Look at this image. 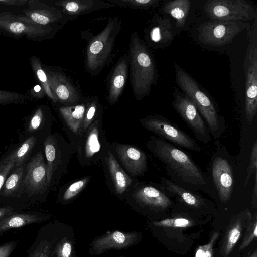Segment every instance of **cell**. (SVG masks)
Instances as JSON below:
<instances>
[{"label":"cell","instance_id":"6da1fadb","mask_svg":"<svg viewBox=\"0 0 257 257\" xmlns=\"http://www.w3.org/2000/svg\"><path fill=\"white\" fill-rule=\"evenodd\" d=\"M148 148L165 166L169 179L185 189L201 191L215 200L217 191L208 176L206 175L191 157L179 147L158 137L152 136Z\"/></svg>","mask_w":257,"mask_h":257},{"label":"cell","instance_id":"7a4b0ae2","mask_svg":"<svg viewBox=\"0 0 257 257\" xmlns=\"http://www.w3.org/2000/svg\"><path fill=\"white\" fill-rule=\"evenodd\" d=\"M128 58L133 95L141 101L156 84L158 71L151 51L136 31L131 35Z\"/></svg>","mask_w":257,"mask_h":257},{"label":"cell","instance_id":"3957f363","mask_svg":"<svg viewBox=\"0 0 257 257\" xmlns=\"http://www.w3.org/2000/svg\"><path fill=\"white\" fill-rule=\"evenodd\" d=\"M176 82L183 93L195 105L207 123L210 134L218 139L225 131L224 118L209 96L202 91L197 81L182 68L175 64Z\"/></svg>","mask_w":257,"mask_h":257},{"label":"cell","instance_id":"277c9868","mask_svg":"<svg viewBox=\"0 0 257 257\" xmlns=\"http://www.w3.org/2000/svg\"><path fill=\"white\" fill-rule=\"evenodd\" d=\"M122 25L119 17H109L103 30L88 42L84 64L85 70L91 76L99 74L109 61Z\"/></svg>","mask_w":257,"mask_h":257},{"label":"cell","instance_id":"5b68a950","mask_svg":"<svg viewBox=\"0 0 257 257\" xmlns=\"http://www.w3.org/2000/svg\"><path fill=\"white\" fill-rule=\"evenodd\" d=\"M246 30L248 42L243 64L245 79V114L250 126L257 113V19Z\"/></svg>","mask_w":257,"mask_h":257},{"label":"cell","instance_id":"8992f818","mask_svg":"<svg viewBox=\"0 0 257 257\" xmlns=\"http://www.w3.org/2000/svg\"><path fill=\"white\" fill-rule=\"evenodd\" d=\"M215 150L210 162V177L221 203L228 202L232 196L234 186L233 167L229 160V154L219 139L214 142Z\"/></svg>","mask_w":257,"mask_h":257},{"label":"cell","instance_id":"52a82bcc","mask_svg":"<svg viewBox=\"0 0 257 257\" xmlns=\"http://www.w3.org/2000/svg\"><path fill=\"white\" fill-rule=\"evenodd\" d=\"M147 130L178 147L195 152H200L201 148L196 141L185 132L161 115H151L140 120Z\"/></svg>","mask_w":257,"mask_h":257},{"label":"cell","instance_id":"ba28073f","mask_svg":"<svg viewBox=\"0 0 257 257\" xmlns=\"http://www.w3.org/2000/svg\"><path fill=\"white\" fill-rule=\"evenodd\" d=\"M250 24L240 21H206L198 28V39L204 44L220 47L231 43L234 37Z\"/></svg>","mask_w":257,"mask_h":257},{"label":"cell","instance_id":"9c48e42d","mask_svg":"<svg viewBox=\"0 0 257 257\" xmlns=\"http://www.w3.org/2000/svg\"><path fill=\"white\" fill-rule=\"evenodd\" d=\"M204 11L213 20L247 21L257 19V10L244 0H208Z\"/></svg>","mask_w":257,"mask_h":257},{"label":"cell","instance_id":"30bf717a","mask_svg":"<svg viewBox=\"0 0 257 257\" xmlns=\"http://www.w3.org/2000/svg\"><path fill=\"white\" fill-rule=\"evenodd\" d=\"M63 27L60 24L42 25L27 17L7 12L0 13V28L13 34H24L31 37L51 38Z\"/></svg>","mask_w":257,"mask_h":257},{"label":"cell","instance_id":"8fae6325","mask_svg":"<svg viewBox=\"0 0 257 257\" xmlns=\"http://www.w3.org/2000/svg\"><path fill=\"white\" fill-rule=\"evenodd\" d=\"M160 182L165 190L175 202L195 213L203 216L212 215L216 212L214 202L198 192L179 186L166 177H162Z\"/></svg>","mask_w":257,"mask_h":257},{"label":"cell","instance_id":"7c38bea8","mask_svg":"<svg viewBox=\"0 0 257 257\" xmlns=\"http://www.w3.org/2000/svg\"><path fill=\"white\" fill-rule=\"evenodd\" d=\"M172 94L174 99L172 105L175 111L199 141L204 144L209 143L211 139L209 128L194 103L175 86L173 87Z\"/></svg>","mask_w":257,"mask_h":257},{"label":"cell","instance_id":"4fadbf2b","mask_svg":"<svg viewBox=\"0 0 257 257\" xmlns=\"http://www.w3.org/2000/svg\"><path fill=\"white\" fill-rule=\"evenodd\" d=\"M136 201L155 214H166L174 207L175 201L167 193L161 183L143 184L135 190Z\"/></svg>","mask_w":257,"mask_h":257},{"label":"cell","instance_id":"5bb4252c","mask_svg":"<svg viewBox=\"0 0 257 257\" xmlns=\"http://www.w3.org/2000/svg\"><path fill=\"white\" fill-rule=\"evenodd\" d=\"M170 19L155 13L148 21L144 32V42L155 49L169 46L175 37V33Z\"/></svg>","mask_w":257,"mask_h":257},{"label":"cell","instance_id":"9a60e30c","mask_svg":"<svg viewBox=\"0 0 257 257\" xmlns=\"http://www.w3.org/2000/svg\"><path fill=\"white\" fill-rule=\"evenodd\" d=\"M50 87L57 101L65 105L78 104L81 99V92L72 80L64 72L49 68L44 70Z\"/></svg>","mask_w":257,"mask_h":257},{"label":"cell","instance_id":"2e32d148","mask_svg":"<svg viewBox=\"0 0 257 257\" xmlns=\"http://www.w3.org/2000/svg\"><path fill=\"white\" fill-rule=\"evenodd\" d=\"M48 187L47 165L39 152L26 165L24 187L29 195H34L45 192Z\"/></svg>","mask_w":257,"mask_h":257},{"label":"cell","instance_id":"e0dca14e","mask_svg":"<svg viewBox=\"0 0 257 257\" xmlns=\"http://www.w3.org/2000/svg\"><path fill=\"white\" fill-rule=\"evenodd\" d=\"M29 9L24 10L27 17L42 25H66L75 18L63 13L60 9L40 1L29 2Z\"/></svg>","mask_w":257,"mask_h":257},{"label":"cell","instance_id":"ac0fdd59","mask_svg":"<svg viewBox=\"0 0 257 257\" xmlns=\"http://www.w3.org/2000/svg\"><path fill=\"white\" fill-rule=\"evenodd\" d=\"M249 210L246 208L231 219L214 257H230L241 237Z\"/></svg>","mask_w":257,"mask_h":257},{"label":"cell","instance_id":"d6986e66","mask_svg":"<svg viewBox=\"0 0 257 257\" xmlns=\"http://www.w3.org/2000/svg\"><path fill=\"white\" fill-rule=\"evenodd\" d=\"M128 55H124L113 67L108 80L107 100L110 105L115 103L122 94L127 79Z\"/></svg>","mask_w":257,"mask_h":257},{"label":"cell","instance_id":"ffe728a7","mask_svg":"<svg viewBox=\"0 0 257 257\" xmlns=\"http://www.w3.org/2000/svg\"><path fill=\"white\" fill-rule=\"evenodd\" d=\"M63 13L75 18L102 9L116 7L103 0H60L54 2Z\"/></svg>","mask_w":257,"mask_h":257},{"label":"cell","instance_id":"44dd1931","mask_svg":"<svg viewBox=\"0 0 257 257\" xmlns=\"http://www.w3.org/2000/svg\"><path fill=\"white\" fill-rule=\"evenodd\" d=\"M116 153L127 170L133 175H141L147 170V158L140 149L130 145H119Z\"/></svg>","mask_w":257,"mask_h":257},{"label":"cell","instance_id":"7402d4cb","mask_svg":"<svg viewBox=\"0 0 257 257\" xmlns=\"http://www.w3.org/2000/svg\"><path fill=\"white\" fill-rule=\"evenodd\" d=\"M137 239L136 232L115 231L97 238L94 241L92 248L97 253L111 249H123L134 244Z\"/></svg>","mask_w":257,"mask_h":257},{"label":"cell","instance_id":"603a6c76","mask_svg":"<svg viewBox=\"0 0 257 257\" xmlns=\"http://www.w3.org/2000/svg\"><path fill=\"white\" fill-rule=\"evenodd\" d=\"M45 216L36 212L11 213L0 220V235L10 229L41 222Z\"/></svg>","mask_w":257,"mask_h":257},{"label":"cell","instance_id":"cb8c5ba5","mask_svg":"<svg viewBox=\"0 0 257 257\" xmlns=\"http://www.w3.org/2000/svg\"><path fill=\"white\" fill-rule=\"evenodd\" d=\"M86 103L64 105L59 108V112L69 128L75 134L81 132Z\"/></svg>","mask_w":257,"mask_h":257},{"label":"cell","instance_id":"d4e9b609","mask_svg":"<svg viewBox=\"0 0 257 257\" xmlns=\"http://www.w3.org/2000/svg\"><path fill=\"white\" fill-rule=\"evenodd\" d=\"M190 7V0H174L166 3L160 11L173 17L175 20L176 27L181 28L185 24Z\"/></svg>","mask_w":257,"mask_h":257},{"label":"cell","instance_id":"484cf974","mask_svg":"<svg viewBox=\"0 0 257 257\" xmlns=\"http://www.w3.org/2000/svg\"><path fill=\"white\" fill-rule=\"evenodd\" d=\"M107 163L114 188L118 194H123L132 182L111 152H108Z\"/></svg>","mask_w":257,"mask_h":257},{"label":"cell","instance_id":"4316f807","mask_svg":"<svg viewBox=\"0 0 257 257\" xmlns=\"http://www.w3.org/2000/svg\"><path fill=\"white\" fill-rule=\"evenodd\" d=\"M15 168L8 176L2 188L4 196H15L24 188L26 166L22 165Z\"/></svg>","mask_w":257,"mask_h":257},{"label":"cell","instance_id":"83f0119b","mask_svg":"<svg viewBox=\"0 0 257 257\" xmlns=\"http://www.w3.org/2000/svg\"><path fill=\"white\" fill-rule=\"evenodd\" d=\"M99 120L93 122L87 129L84 147V156L90 159L98 153L101 149L99 138Z\"/></svg>","mask_w":257,"mask_h":257},{"label":"cell","instance_id":"f1b7e54d","mask_svg":"<svg viewBox=\"0 0 257 257\" xmlns=\"http://www.w3.org/2000/svg\"><path fill=\"white\" fill-rule=\"evenodd\" d=\"M245 232L242 242L238 247L241 252L256 238L257 237V212L252 215L250 210L247 213V216L245 226Z\"/></svg>","mask_w":257,"mask_h":257},{"label":"cell","instance_id":"f546056e","mask_svg":"<svg viewBox=\"0 0 257 257\" xmlns=\"http://www.w3.org/2000/svg\"><path fill=\"white\" fill-rule=\"evenodd\" d=\"M116 7L141 11L149 10L160 5V0H106Z\"/></svg>","mask_w":257,"mask_h":257},{"label":"cell","instance_id":"4dcf8cb0","mask_svg":"<svg viewBox=\"0 0 257 257\" xmlns=\"http://www.w3.org/2000/svg\"><path fill=\"white\" fill-rule=\"evenodd\" d=\"M45 152L47 159V182L49 185L52 180L55 168L56 157V143L51 136H48L44 141Z\"/></svg>","mask_w":257,"mask_h":257},{"label":"cell","instance_id":"1f68e13d","mask_svg":"<svg viewBox=\"0 0 257 257\" xmlns=\"http://www.w3.org/2000/svg\"><path fill=\"white\" fill-rule=\"evenodd\" d=\"M36 141V139L34 136H31L11 153L15 167L23 165L34 148Z\"/></svg>","mask_w":257,"mask_h":257},{"label":"cell","instance_id":"d6a6232c","mask_svg":"<svg viewBox=\"0 0 257 257\" xmlns=\"http://www.w3.org/2000/svg\"><path fill=\"white\" fill-rule=\"evenodd\" d=\"M100 104L97 96H93L86 101V109L83 121L81 132H85L98 113Z\"/></svg>","mask_w":257,"mask_h":257},{"label":"cell","instance_id":"836d02e7","mask_svg":"<svg viewBox=\"0 0 257 257\" xmlns=\"http://www.w3.org/2000/svg\"><path fill=\"white\" fill-rule=\"evenodd\" d=\"M32 64L33 68L37 75V77L40 81L47 95L53 102H57L50 87L47 75L45 71L43 69L39 60L37 58H34V59H33L32 60Z\"/></svg>","mask_w":257,"mask_h":257},{"label":"cell","instance_id":"e575fe53","mask_svg":"<svg viewBox=\"0 0 257 257\" xmlns=\"http://www.w3.org/2000/svg\"><path fill=\"white\" fill-rule=\"evenodd\" d=\"M219 236V232H213L208 243L197 247L194 257H214V246Z\"/></svg>","mask_w":257,"mask_h":257},{"label":"cell","instance_id":"d590c367","mask_svg":"<svg viewBox=\"0 0 257 257\" xmlns=\"http://www.w3.org/2000/svg\"><path fill=\"white\" fill-rule=\"evenodd\" d=\"M15 167L11 153L0 161V190L8 176Z\"/></svg>","mask_w":257,"mask_h":257},{"label":"cell","instance_id":"8d00e7d4","mask_svg":"<svg viewBox=\"0 0 257 257\" xmlns=\"http://www.w3.org/2000/svg\"><path fill=\"white\" fill-rule=\"evenodd\" d=\"M89 178L85 177L71 184L64 192L63 199L69 200L74 197L84 188Z\"/></svg>","mask_w":257,"mask_h":257},{"label":"cell","instance_id":"74e56055","mask_svg":"<svg viewBox=\"0 0 257 257\" xmlns=\"http://www.w3.org/2000/svg\"><path fill=\"white\" fill-rule=\"evenodd\" d=\"M247 175L245 180L244 186L246 187L252 175L257 172V140L253 144L250 155L249 165L247 168Z\"/></svg>","mask_w":257,"mask_h":257},{"label":"cell","instance_id":"f35d334b","mask_svg":"<svg viewBox=\"0 0 257 257\" xmlns=\"http://www.w3.org/2000/svg\"><path fill=\"white\" fill-rule=\"evenodd\" d=\"M72 245L67 238H63L56 244L55 251L56 257H70Z\"/></svg>","mask_w":257,"mask_h":257},{"label":"cell","instance_id":"ab89813d","mask_svg":"<svg viewBox=\"0 0 257 257\" xmlns=\"http://www.w3.org/2000/svg\"><path fill=\"white\" fill-rule=\"evenodd\" d=\"M43 119V112L41 108H38L31 118L28 130L33 133L36 131L40 127Z\"/></svg>","mask_w":257,"mask_h":257},{"label":"cell","instance_id":"60d3db41","mask_svg":"<svg viewBox=\"0 0 257 257\" xmlns=\"http://www.w3.org/2000/svg\"><path fill=\"white\" fill-rule=\"evenodd\" d=\"M24 96L11 92L0 91V104L16 103L23 100Z\"/></svg>","mask_w":257,"mask_h":257},{"label":"cell","instance_id":"b9f144b4","mask_svg":"<svg viewBox=\"0 0 257 257\" xmlns=\"http://www.w3.org/2000/svg\"><path fill=\"white\" fill-rule=\"evenodd\" d=\"M17 245L16 241H11L0 245V257H9Z\"/></svg>","mask_w":257,"mask_h":257},{"label":"cell","instance_id":"7bdbcfd3","mask_svg":"<svg viewBox=\"0 0 257 257\" xmlns=\"http://www.w3.org/2000/svg\"><path fill=\"white\" fill-rule=\"evenodd\" d=\"M251 199V204L254 208L257 206V172L254 174V186Z\"/></svg>","mask_w":257,"mask_h":257},{"label":"cell","instance_id":"ee69618b","mask_svg":"<svg viewBox=\"0 0 257 257\" xmlns=\"http://www.w3.org/2000/svg\"><path fill=\"white\" fill-rule=\"evenodd\" d=\"M27 2L26 0H4L0 1V3L7 5L21 6L25 5Z\"/></svg>","mask_w":257,"mask_h":257},{"label":"cell","instance_id":"f6af8a7d","mask_svg":"<svg viewBox=\"0 0 257 257\" xmlns=\"http://www.w3.org/2000/svg\"><path fill=\"white\" fill-rule=\"evenodd\" d=\"M14 209L10 206L0 207V220L5 216L13 212Z\"/></svg>","mask_w":257,"mask_h":257},{"label":"cell","instance_id":"bcb514c9","mask_svg":"<svg viewBox=\"0 0 257 257\" xmlns=\"http://www.w3.org/2000/svg\"><path fill=\"white\" fill-rule=\"evenodd\" d=\"M247 257H257V250L255 249L253 252L248 255Z\"/></svg>","mask_w":257,"mask_h":257}]
</instances>
